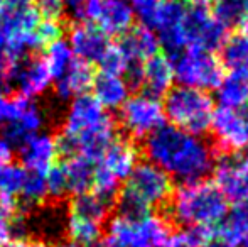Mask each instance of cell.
<instances>
[{
  "label": "cell",
  "mask_w": 248,
  "mask_h": 247,
  "mask_svg": "<svg viewBox=\"0 0 248 247\" xmlns=\"http://www.w3.org/2000/svg\"><path fill=\"white\" fill-rule=\"evenodd\" d=\"M145 161L159 166L181 185L206 181L218 158L216 146L204 135L186 132L170 124L160 125L142 142Z\"/></svg>",
  "instance_id": "1"
},
{
  "label": "cell",
  "mask_w": 248,
  "mask_h": 247,
  "mask_svg": "<svg viewBox=\"0 0 248 247\" xmlns=\"http://www.w3.org/2000/svg\"><path fill=\"white\" fill-rule=\"evenodd\" d=\"M164 217L183 227L213 229L228 212V200L215 183L199 181L183 185L162 208Z\"/></svg>",
  "instance_id": "2"
},
{
  "label": "cell",
  "mask_w": 248,
  "mask_h": 247,
  "mask_svg": "<svg viewBox=\"0 0 248 247\" xmlns=\"http://www.w3.org/2000/svg\"><path fill=\"white\" fill-rule=\"evenodd\" d=\"M162 109L170 125L191 134L204 135L211 127L215 100L204 90L176 85L164 95Z\"/></svg>",
  "instance_id": "3"
},
{
  "label": "cell",
  "mask_w": 248,
  "mask_h": 247,
  "mask_svg": "<svg viewBox=\"0 0 248 247\" xmlns=\"http://www.w3.org/2000/svg\"><path fill=\"white\" fill-rule=\"evenodd\" d=\"M172 65L174 82L184 86H193V88L215 90L218 86L223 73V65L215 53L201 49H184L177 56L169 60Z\"/></svg>",
  "instance_id": "4"
},
{
  "label": "cell",
  "mask_w": 248,
  "mask_h": 247,
  "mask_svg": "<svg viewBox=\"0 0 248 247\" xmlns=\"http://www.w3.org/2000/svg\"><path fill=\"white\" fill-rule=\"evenodd\" d=\"M166 124L162 102L145 92L130 95L118 110V124L130 141H144Z\"/></svg>",
  "instance_id": "5"
},
{
  "label": "cell",
  "mask_w": 248,
  "mask_h": 247,
  "mask_svg": "<svg viewBox=\"0 0 248 247\" xmlns=\"http://www.w3.org/2000/svg\"><path fill=\"white\" fill-rule=\"evenodd\" d=\"M44 125L46 114L36 100L19 95L9 97V112L5 124L0 129V134L14 149L19 148L31 135L44 131Z\"/></svg>",
  "instance_id": "6"
},
{
  "label": "cell",
  "mask_w": 248,
  "mask_h": 247,
  "mask_svg": "<svg viewBox=\"0 0 248 247\" xmlns=\"http://www.w3.org/2000/svg\"><path fill=\"white\" fill-rule=\"evenodd\" d=\"M181 29L186 48L208 53L218 51L226 37V29L215 19L204 3L187 7Z\"/></svg>",
  "instance_id": "7"
},
{
  "label": "cell",
  "mask_w": 248,
  "mask_h": 247,
  "mask_svg": "<svg viewBox=\"0 0 248 247\" xmlns=\"http://www.w3.org/2000/svg\"><path fill=\"white\" fill-rule=\"evenodd\" d=\"M172 185L170 176L149 161H139L125 181V186L130 188L150 208L166 207L174 193Z\"/></svg>",
  "instance_id": "8"
},
{
  "label": "cell",
  "mask_w": 248,
  "mask_h": 247,
  "mask_svg": "<svg viewBox=\"0 0 248 247\" xmlns=\"http://www.w3.org/2000/svg\"><path fill=\"white\" fill-rule=\"evenodd\" d=\"M216 188L228 201L248 200V151L219 152L215 165Z\"/></svg>",
  "instance_id": "9"
},
{
  "label": "cell",
  "mask_w": 248,
  "mask_h": 247,
  "mask_svg": "<svg viewBox=\"0 0 248 247\" xmlns=\"http://www.w3.org/2000/svg\"><path fill=\"white\" fill-rule=\"evenodd\" d=\"M110 117V112H107L96 102V99L92 93H83V95L75 97V99L68 102L58 134L73 139L76 144V139L79 135L95 129L96 125L103 124Z\"/></svg>",
  "instance_id": "10"
},
{
  "label": "cell",
  "mask_w": 248,
  "mask_h": 247,
  "mask_svg": "<svg viewBox=\"0 0 248 247\" xmlns=\"http://www.w3.org/2000/svg\"><path fill=\"white\" fill-rule=\"evenodd\" d=\"M54 76L41 56H29L12 68L7 86L16 90V95L36 100L52 88Z\"/></svg>",
  "instance_id": "11"
},
{
  "label": "cell",
  "mask_w": 248,
  "mask_h": 247,
  "mask_svg": "<svg viewBox=\"0 0 248 247\" xmlns=\"http://www.w3.org/2000/svg\"><path fill=\"white\" fill-rule=\"evenodd\" d=\"M209 131H213L221 152L245 151L248 148V127L240 110L226 107L215 109Z\"/></svg>",
  "instance_id": "12"
},
{
  "label": "cell",
  "mask_w": 248,
  "mask_h": 247,
  "mask_svg": "<svg viewBox=\"0 0 248 247\" xmlns=\"http://www.w3.org/2000/svg\"><path fill=\"white\" fill-rule=\"evenodd\" d=\"M16 151L19 156V163L27 171L41 173V175H46L61 158L56 134H51L47 131H41L31 135Z\"/></svg>",
  "instance_id": "13"
},
{
  "label": "cell",
  "mask_w": 248,
  "mask_h": 247,
  "mask_svg": "<svg viewBox=\"0 0 248 247\" xmlns=\"http://www.w3.org/2000/svg\"><path fill=\"white\" fill-rule=\"evenodd\" d=\"M73 56L90 65H96L110 46V37L93 22H73L64 34Z\"/></svg>",
  "instance_id": "14"
},
{
  "label": "cell",
  "mask_w": 248,
  "mask_h": 247,
  "mask_svg": "<svg viewBox=\"0 0 248 247\" xmlns=\"http://www.w3.org/2000/svg\"><path fill=\"white\" fill-rule=\"evenodd\" d=\"M93 24L108 37H122L134 27L135 14L128 0H100Z\"/></svg>",
  "instance_id": "15"
},
{
  "label": "cell",
  "mask_w": 248,
  "mask_h": 247,
  "mask_svg": "<svg viewBox=\"0 0 248 247\" xmlns=\"http://www.w3.org/2000/svg\"><path fill=\"white\" fill-rule=\"evenodd\" d=\"M95 80L93 65L76 60L64 69L59 76H56L52 82V92L62 102H69L75 97H79L83 93H90Z\"/></svg>",
  "instance_id": "16"
},
{
  "label": "cell",
  "mask_w": 248,
  "mask_h": 247,
  "mask_svg": "<svg viewBox=\"0 0 248 247\" xmlns=\"http://www.w3.org/2000/svg\"><path fill=\"white\" fill-rule=\"evenodd\" d=\"M137 163H139V148L135 146V142L130 141V139L118 137L107 149L103 158L96 165H100L105 171H108L113 178H117L122 183V181H127V178L134 171Z\"/></svg>",
  "instance_id": "17"
},
{
  "label": "cell",
  "mask_w": 248,
  "mask_h": 247,
  "mask_svg": "<svg viewBox=\"0 0 248 247\" xmlns=\"http://www.w3.org/2000/svg\"><path fill=\"white\" fill-rule=\"evenodd\" d=\"M118 125L113 117L107 119L103 124L96 125L95 129L85 132L76 139V154L90 159L92 163H98L107 149L118 139Z\"/></svg>",
  "instance_id": "18"
},
{
  "label": "cell",
  "mask_w": 248,
  "mask_h": 247,
  "mask_svg": "<svg viewBox=\"0 0 248 247\" xmlns=\"http://www.w3.org/2000/svg\"><path fill=\"white\" fill-rule=\"evenodd\" d=\"M103 237L110 247H150L140 218L132 220L115 214L105 222Z\"/></svg>",
  "instance_id": "19"
},
{
  "label": "cell",
  "mask_w": 248,
  "mask_h": 247,
  "mask_svg": "<svg viewBox=\"0 0 248 247\" xmlns=\"http://www.w3.org/2000/svg\"><path fill=\"white\" fill-rule=\"evenodd\" d=\"M90 92H92V95L96 99V102L107 112L120 110V107L132 95L130 88H128V85L125 83V80L122 76L107 75V73L95 75V80H93V85Z\"/></svg>",
  "instance_id": "20"
},
{
  "label": "cell",
  "mask_w": 248,
  "mask_h": 247,
  "mask_svg": "<svg viewBox=\"0 0 248 247\" xmlns=\"http://www.w3.org/2000/svg\"><path fill=\"white\" fill-rule=\"evenodd\" d=\"M219 107L240 110L248 103V69H230L215 88Z\"/></svg>",
  "instance_id": "21"
},
{
  "label": "cell",
  "mask_w": 248,
  "mask_h": 247,
  "mask_svg": "<svg viewBox=\"0 0 248 247\" xmlns=\"http://www.w3.org/2000/svg\"><path fill=\"white\" fill-rule=\"evenodd\" d=\"M174 83V71L166 54H154L144 61V86L142 92L160 99Z\"/></svg>",
  "instance_id": "22"
},
{
  "label": "cell",
  "mask_w": 248,
  "mask_h": 247,
  "mask_svg": "<svg viewBox=\"0 0 248 247\" xmlns=\"http://www.w3.org/2000/svg\"><path fill=\"white\" fill-rule=\"evenodd\" d=\"M118 46L125 53L128 60H137L145 61L150 56L159 53V39H157L155 33L147 26H139L132 27L127 34L118 37Z\"/></svg>",
  "instance_id": "23"
},
{
  "label": "cell",
  "mask_w": 248,
  "mask_h": 247,
  "mask_svg": "<svg viewBox=\"0 0 248 247\" xmlns=\"http://www.w3.org/2000/svg\"><path fill=\"white\" fill-rule=\"evenodd\" d=\"M61 168L66 178L68 197H76L92 190L95 163L83 158L81 154H73L61 161Z\"/></svg>",
  "instance_id": "24"
},
{
  "label": "cell",
  "mask_w": 248,
  "mask_h": 247,
  "mask_svg": "<svg viewBox=\"0 0 248 247\" xmlns=\"http://www.w3.org/2000/svg\"><path fill=\"white\" fill-rule=\"evenodd\" d=\"M62 231L68 237V242L78 247H90L103 239L105 224L79 217V215L68 214Z\"/></svg>",
  "instance_id": "25"
},
{
  "label": "cell",
  "mask_w": 248,
  "mask_h": 247,
  "mask_svg": "<svg viewBox=\"0 0 248 247\" xmlns=\"http://www.w3.org/2000/svg\"><path fill=\"white\" fill-rule=\"evenodd\" d=\"M216 234L232 246H240L248 234V200L235 203L232 210L226 212L221 222L216 225Z\"/></svg>",
  "instance_id": "26"
},
{
  "label": "cell",
  "mask_w": 248,
  "mask_h": 247,
  "mask_svg": "<svg viewBox=\"0 0 248 247\" xmlns=\"http://www.w3.org/2000/svg\"><path fill=\"white\" fill-rule=\"evenodd\" d=\"M111 210H113V203L103 200L100 195L92 190L71 197V201H69V214L79 215V217L90 218L100 224H105L111 217Z\"/></svg>",
  "instance_id": "27"
},
{
  "label": "cell",
  "mask_w": 248,
  "mask_h": 247,
  "mask_svg": "<svg viewBox=\"0 0 248 247\" xmlns=\"http://www.w3.org/2000/svg\"><path fill=\"white\" fill-rule=\"evenodd\" d=\"M219 61L230 69H248V36L245 33L225 37L219 48Z\"/></svg>",
  "instance_id": "28"
},
{
  "label": "cell",
  "mask_w": 248,
  "mask_h": 247,
  "mask_svg": "<svg viewBox=\"0 0 248 247\" xmlns=\"http://www.w3.org/2000/svg\"><path fill=\"white\" fill-rule=\"evenodd\" d=\"M211 14L225 29L242 26L248 16V0H213Z\"/></svg>",
  "instance_id": "29"
},
{
  "label": "cell",
  "mask_w": 248,
  "mask_h": 247,
  "mask_svg": "<svg viewBox=\"0 0 248 247\" xmlns=\"http://www.w3.org/2000/svg\"><path fill=\"white\" fill-rule=\"evenodd\" d=\"M41 58H43V61L46 63V66L49 68V71L52 73L54 78L61 75V73L75 61L73 51H71V48L68 46L64 37H61V39L44 46Z\"/></svg>",
  "instance_id": "30"
},
{
  "label": "cell",
  "mask_w": 248,
  "mask_h": 247,
  "mask_svg": "<svg viewBox=\"0 0 248 247\" xmlns=\"http://www.w3.org/2000/svg\"><path fill=\"white\" fill-rule=\"evenodd\" d=\"M49 200L47 198V188H46V176L41 173H27L26 183H24L22 190L19 195V203L20 207L26 208H36L44 205Z\"/></svg>",
  "instance_id": "31"
},
{
  "label": "cell",
  "mask_w": 248,
  "mask_h": 247,
  "mask_svg": "<svg viewBox=\"0 0 248 247\" xmlns=\"http://www.w3.org/2000/svg\"><path fill=\"white\" fill-rule=\"evenodd\" d=\"M113 210L117 212V215H122V217H125V218L139 220V218L150 214L152 208H150L145 201H142L130 188H127L124 185L120 188V191H118L117 198H115Z\"/></svg>",
  "instance_id": "32"
},
{
  "label": "cell",
  "mask_w": 248,
  "mask_h": 247,
  "mask_svg": "<svg viewBox=\"0 0 248 247\" xmlns=\"http://www.w3.org/2000/svg\"><path fill=\"white\" fill-rule=\"evenodd\" d=\"M27 169L20 163H9L0 168V195L19 200L20 190L27 178Z\"/></svg>",
  "instance_id": "33"
},
{
  "label": "cell",
  "mask_w": 248,
  "mask_h": 247,
  "mask_svg": "<svg viewBox=\"0 0 248 247\" xmlns=\"http://www.w3.org/2000/svg\"><path fill=\"white\" fill-rule=\"evenodd\" d=\"M213 235V229L208 227H189L177 234H170L169 241L164 247H199L206 239Z\"/></svg>",
  "instance_id": "34"
},
{
  "label": "cell",
  "mask_w": 248,
  "mask_h": 247,
  "mask_svg": "<svg viewBox=\"0 0 248 247\" xmlns=\"http://www.w3.org/2000/svg\"><path fill=\"white\" fill-rule=\"evenodd\" d=\"M128 61L130 60L125 56V53L120 49V46L115 43V44H110V46H108V49L105 51V54L100 58V61L96 63V65L100 66V73L122 76V73H124V69Z\"/></svg>",
  "instance_id": "35"
},
{
  "label": "cell",
  "mask_w": 248,
  "mask_h": 247,
  "mask_svg": "<svg viewBox=\"0 0 248 247\" xmlns=\"http://www.w3.org/2000/svg\"><path fill=\"white\" fill-rule=\"evenodd\" d=\"M100 0H64L66 16L73 22H93Z\"/></svg>",
  "instance_id": "36"
},
{
  "label": "cell",
  "mask_w": 248,
  "mask_h": 247,
  "mask_svg": "<svg viewBox=\"0 0 248 247\" xmlns=\"http://www.w3.org/2000/svg\"><path fill=\"white\" fill-rule=\"evenodd\" d=\"M44 176H46L47 198H52L56 201L68 198V186H66V178L64 173H62L61 163H56Z\"/></svg>",
  "instance_id": "37"
},
{
  "label": "cell",
  "mask_w": 248,
  "mask_h": 247,
  "mask_svg": "<svg viewBox=\"0 0 248 247\" xmlns=\"http://www.w3.org/2000/svg\"><path fill=\"white\" fill-rule=\"evenodd\" d=\"M36 37L41 49L47 44L64 37V26L61 20H44L41 19L36 27Z\"/></svg>",
  "instance_id": "38"
},
{
  "label": "cell",
  "mask_w": 248,
  "mask_h": 247,
  "mask_svg": "<svg viewBox=\"0 0 248 247\" xmlns=\"http://www.w3.org/2000/svg\"><path fill=\"white\" fill-rule=\"evenodd\" d=\"M37 16L44 20H62L66 16L64 0H34Z\"/></svg>",
  "instance_id": "39"
},
{
  "label": "cell",
  "mask_w": 248,
  "mask_h": 247,
  "mask_svg": "<svg viewBox=\"0 0 248 247\" xmlns=\"http://www.w3.org/2000/svg\"><path fill=\"white\" fill-rule=\"evenodd\" d=\"M160 0H128L132 10L135 14V19H139V22L142 26H152V20L155 17L157 7H159Z\"/></svg>",
  "instance_id": "40"
},
{
  "label": "cell",
  "mask_w": 248,
  "mask_h": 247,
  "mask_svg": "<svg viewBox=\"0 0 248 247\" xmlns=\"http://www.w3.org/2000/svg\"><path fill=\"white\" fill-rule=\"evenodd\" d=\"M122 78L128 85L130 92H140L144 86V61L130 60L125 66Z\"/></svg>",
  "instance_id": "41"
},
{
  "label": "cell",
  "mask_w": 248,
  "mask_h": 247,
  "mask_svg": "<svg viewBox=\"0 0 248 247\" xmlns=\"http://www.w3.org/2000/svg\"><path fill=\"white\" fill-rule=\"evenodd\" d=\"M3 247H47V246L41 237L19 235V237H12Z\"/></svg>",
  "instance_id": "42"
},
{
  "label": "cell",
  "mask_w": 248,
  "mask_h": 247,
  "mask_svg": "<svg viewBox=\"0 0 248 247\" xmlns=\"http://www.w3.org/2000/svg\"><path fill=\"white\" fill-rule=\"evenodd\" d=\"M14 218L7 217L0 212V247H3L14 237Z\"/></svg>",
  "instance_id": "43"
},
{
  "label": "cell",
  "mask_w": 248,
  "mask_h": 247,
  "mask_svg": "<svg viewBox=\"0 0 248 247\" xmlns=\"http://www.w3.org/2000/svg\"><path fill=\"white\" fill-rule=\"evenodd\" d=\"M14 152H16V149H14L12 146L3 139V135L0 134V168L9 165V163H12Z\"/></svg>",
  "instance_id": "44"
},
{
  "label": "cell",
  "mask_w": 248,
  "mask_h": 247,
  "mask_svg": "<svg viewBox=\"0 0 248 247\" xmlns=\"http://www.w3.org/2000/svg\"><path fill=\"white\" fill-rule=\"evenodd\" d=\"M199 247H235V246H232L230 242H226L225 239H221V237H218V235L213 234L211 237L206 239V241L202 242Z\"/></svg>",
  "instance_id": "45"
},
{
  "label": "cell",
  "mask_w": 248,
  "mask_h": 247,
  "mask_svg": "<svg viewBox=\"0 0 248 247\" xmlns=\"http://www.w3.org/2000/svg\"><path fill=\"white\" fill-rule=\"evenodd\" d=\"M7 112H9V97L0 93V129L3 127L7 120Z\"/></svg>",
  "instance_id": "46"
},
{
  "label": "cell",
  "mask_w": 248,
  "mask_h": 247,
  "mask_svg": "<svg viewBox=\"0 0 248 247\" xmlns=\"http://www.w3.org/2000/svg\"><path fill=\"white\" fill-rule=\"evenodd\" d=\"M34 0H5L3 7H9V9H17V7H29L32 5Z\"/></svg>",
  "instance_id": "47"
},
{
  "label": "cell",
  "mask_w": 248,
  "mask_h": 247,
  "mask_svg": "<svg viewBox=\"0 0 248 247\" xmlns=\"http://www.w3.org/2000/svg\"><path fill=\"white\" fill-rule=\"evenodd\" d=\"M5 44H7V37H5V33H3L2 26H0V56H2L3 51H5Z\"/></svg>",
  "instance_id": "48"
},
{
  "label": "cell",
  "mask_w": 248,
  "mask_h": 247,
  "mask_svg": "<svg viewBox=\"0 0 248 247\" xmlns=\"http://www.w3.org/2000/svg\"><path fill=\"white\" fill-rule=\"evenodd\" d=\"M240 112H242L243 119H245V122H247V127H248V103L245 107H242V110H240Z\"/></svg>",
  "instance_id": "49"
},
{
  "label": "cell",
  "mask_w": 248,
  "mask_h": 247,
  "mask_svg": "<svg viewBox=\"0 0 248 247\" xmlns=\"http://www.w3.org/2000/svg\"><path fill=\"white\" fill-rule=\"evenodd\" d=\"M51 247H78V246L71 244V242H58V244H54V246H51Z\"/></svg>",
  "instance_id": "50"
},
{
  "label": "cell",
  "mask_w": 248,
  "mask_h": 247,
  "mask_svg": "<svg viewBox=\"0 0 248 247\" xmlns=\"http://www.w3.org/2000/svg\"><path fill=\"white\" fill-rule=\"evenodd\" d=\"M186 3H191V5H201V3L208 2V0H184Z\"/></svg>",
  "instance_id": "51"
},
{
  "label": "cell",
  "mask_w": 248,
  "mask_h": 247,
  "mask_svg": "<svg viewBox=\"0 0 248 247\" xmlns=\"http://www.w3.org/2000/svg\"><path fill=\"white\" fill-rule=\"evenodd\" d=\"M240 247H248V234L243 237V241L240 242Z\"/></svg>",
  "instance_id": "52"
},
{
  "label": "cell",
  "mask_w": 248,
  "mask_h": 247,
  "mask_svg": "<svg viewBox=\"0 0 248 247\" xmlns=\"http://www.w3.org/2000/svg\"><path fill=\"white\" fill-rule=\"evenodd\" d=\"M90 247H110V246H108L107 244V242H96V244H93V246H90Z\"/></svg>",
  "instance_id": "53"
},
{
  "label": "cell",
  "mask_w": 248,
  "mask_h": 247,
  "mask_svg": "<svg viewBox=\"0 0 248 247\" xmlns=\"http://www.w3.org/2000/svg\"><path fill=\"white\" fill-rule=\"evenodd\" d=\"M3 3H5V0H0V12L3 10Z\"/></svg>",
  "instance_id": "54"
},
{
  "label": "cell",
  "mask_w": 248,
  "mask_h": 247,
  "mask_svg": "<svg viewBox=\"0 0 248 247\" xmlns=\"http://www.w3.org/2000/svg\"><path fill=\"white\" fill-rule=\"evenodd\" d=\"M0 93H3V86L2 85H0Z\"/></svg>",
  "instance_id": "55"
}]
</instances>
